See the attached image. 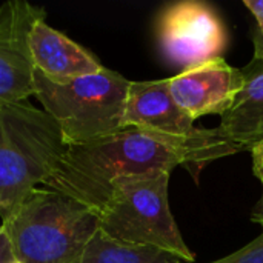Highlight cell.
<instances>
[{
    "label": "cell",
    "instance_id": "obj_2",
    "mask_svg": "<svg viewBox=\"0 0 263 263\" xmlns=\"http://www.w3.org/2000/svg\"><path fill=\"white\" fill-rule=\"evenodd\" d=\"M2 222L20 263H82L100 228L96 211L43 186L31 191Z\"/></svg>",
    "mask_w": 263,
    "mask_h": 263
},
{
    "label": "cell",
    "instance_id": "obj_6",
    "mask_svg": "<svg viewBox=\"0 0 263 263\" xmlns=\"http://www.w3.org/2000/svg\"><path fill=\"white\" fill-rule=\"evenodd\" d=\"M125 125L139 128L180 151L196 182L208 163L239 153L220 128L205 129L194 125V120L174 102L170 79L131 82Z\"/></svg>",
    "mask_w": 263,
    "mask_h": 263
},
{
    "label": "cell",
    "instance_id": "obj_11",
    "mask_svg": "<svg viewBox=\"0 0 263 263\" xmlns=\"http://www.w3.org/2000/svg\"><path fill=\"white\" fill-rule=\"evenodd\" d=\"M240 71L242 88L219 128L239 151H251L263 140V60L253 57Z\"/></svg>",
    "mask_w": 263,
    "mask_h": 263
},
{
    "label": "cell",
    "instance_id": "obj_10",
    "mask_svg": "<svg viewBox=\"0 0 263 263\" xmlns=\"http://www.w3.org/2000/svg\"><path fill=\"white\" fill-rule=\"evenodd\" d=\"M29 51L34 69L51 82L72 80L105 68L92 52L51 28L45 18L35 22L31 29Z\"/></svg>",
    "mask_w": 263,
    "mask_h": 263
},
{
    "label": "cell",
    "instance_id": "obj_7",
    "mask_svg": "<svg viewBox=\"0 0 263 263\" xmlns=\"http://www.w3.org/2000/svg\"><path fill=\"white\" fill-rule=\"evenodd\" d=\"M157 37L163 57L183 71L222 57L228 45L223 22L202 2H180L166 8L157 23Z\"/></svg>",
    "mask_w": 263,
    "mask_h": 263
},
{
    "label": "cell",
    "instance_id": "obj_5",
    "mask_svg": "<svg viewBox=\"0 0 263 263\" xmlns=\"http://www.w3.org/2000/svg\"><path fill=\"white\" fill-rule=\"evenodd\" d=\"M170 173L156 171L117 183L99 213L100 230L109 237L157 248L180 262L193 263L194 253L185 243L168 202Z\"/></svg>",
    "mask_w": 263,
    "mask_h": 263
},
{
    "label": "cell",
    "instance_id": "obj_4",
    "mask_svg": "<svg viewBox=\"0 0 263 263\" xmlns=\"http://www.w3.org/2000/svg\"><path fill=\"white\" fill-rule=\"evenodd\" d=\"M129 85L122 74L108 68L66 82H51L37 71L34 74V96L55 122L68 146L125 129Z\"/></svg>",
    "mask_w": 263,
    "mask_h": 263
},
{
    "label": "cell",
    "instance_id": "obj_1",
    "mask_svg": "<svg viewBox=\"0 0 263 263\" xmlns=\"http://www.w3.org/2000/svg\"><path fill=\"white\" fill-rule=\"evenodd\" d=\"M186 157L171 145L134 128L66 148L43 188L65 194L97 214L125 179L186 168Z\"/></svg>",
    "mask_w": 263,
    "mask_h": 263
},
{
    "label": "cell",
    "instance_id": "obj_18",
    "mask_svg": "<svg viewBox=\"0 0 263 263\" xmlns=\"http://www.w3.org/2000/svg\"><path fill=\"white\" fill-rule=\"evenodd\" d=\"M251 220L256 222V223H259V225L263 222V194L262 197H260V200L257 202L256 208H254V213L251 216Z\"/></svg>",
    "mask_w": 263,
    "mask_h": 263
},
{
    "label": "cell",
    "instance_id": "obj_17",
    "mask_svg": "<svg viewBox=\"0 0 263 263\" xmlns=\"http://www.w3.org/2000/svg\"><path fill=\"white\" fill-rule=\"evenodd\" d=\"M253 45H254V59L263 60V34L257 29L253 31Z\"/></svg>",
    "mask_w": 263,
    "mask_h": 263
},
{
    "label": "cell",
    "instance_id": "obj_8",
    "mask_svg": "<svg viewBox=\"0 0 263 263\" xmlns=\"http://www.w3.org/2000/svg\"><path fill=\"white\" fill-rule=\"evenodd\" d=\"M42 18H46L45 9L26 0H8L0 6V105L35 94L29 34Z\"/></svg>",
    "mask_w": 263,
    "mask_h": 263
},
{
    "label": "cell",
    "instance_id": "obj_13",
    "mask_svg": "<svg viewBox=\"0 0 263 263\" xmlns=\"http://www.w3.org/2000/svg\"><path fill=\"white\" fill-rule=\"evenodd\" d=\"M173 263L185 262L176 260ZM211 263H263V236L260 234L256 240H253L251 243H248L242 250Z\"/></svg>",
    "mask_w": 263,
    "mask_h": 263
},
{
    "label": "cell",
    "instance_id": "obj_16",
    "mask_svg": "<svg viewBox=\"0 0 263 263\" xmlns=\"http://www.w3.org/2000/svg\"><path fill=\"white\" fill-rule=\"evenodd\" d=\"M243 5L254 15V18L257 22L256 29L263 34V0H243Z\"/></svg>",
    "mask_w": 263,
    "mask_h": 263
},
{
    "label": "cell",
    "instance_id": "obj_3",
    "mask_svg": "<svg viewBox=\"0 0 263 263\" xmlns=\"http://www.w3.org/2000/svg\"><path fill=\"white\" fill-rule=\"evenodd\" d=\"M68 145L55 122L28 100L0 105V217L52 174Z\"/></svg>",
    "mask_w": 263,
    "mask_h": 263
},
{
    "label": "cell",
    "instance_id": "obj_12",
    "mask_svg": "<svg viewBox=\"0 0 263 263\" xmlns=\"http://www.w3.org/2000/svg\"><path fill=\"white\" fill-rule=\"evenodd\" d=\"M176 260L179 259L157 248L116 240L99 228L86 247L82 263H173Z\"/></svg>",
    "mask_w": 263,
    "mask_h": 263
},
{
    "label": "cell",
    "instance_id": "obj_15",
    "mask_svg": "<svg viewBox=\"0 0 263 263\" xmlns=\"http://www.w3.org/2000/svg\"><path fill=\"white\" fill-rule=\"evenodd\" d=\"M14 260H15V257L12 254L6 231L3 227H0V263H12Z\"/></svg>",
    "mask_w": 263,
    "mask_h": 263
},
{
    "label": "cell",
    "instance_id": "obj_20",
    "mask_svg": "<svg viewBox=\"0 0 263 263\" xmlns=\"http://www.w3.org/2000/svg\"><path fill=\"white\" fill-rule=\"evenodd\" d=\"M12 263H20V262H18V260H14V262H12Z\"/></svg>",
    "mask_w": 263,
    "mask_h": 263
},
{
    "label": "cell",
    "instance_id": "obj_9",
    "mask_svg": "<svg viewBox=\"0 0 263 263\" xmlns=\"http://www.w3.org/2000/svg\"><path fill=\"white\" fill-rule=\"evenodd\" d=\"M242 82V71L219 57L171 77L170 92L174 102L196 122L210 114L222 117L231 108Z\"/></svg>",
    "mask_w": 263,
    "mask_h": 263
},
{
    "label": "cell",
    "instance_id": "obj_14",
    "mask_svg": "<svg viewBox=\"0 0 263 263\" xmlns=\"http://www.w3.org/2000/svg\"><path fill=\"white\" fill-rule=\"evenodd\" d=\"M250 153L253 157V173L263 185V140L259 142Z\"/></svg>",
    "mask_w": 263,
    "mask_h": 263
},
{
    "label": "cell",
    "instance_id": "obj_19",
    "mask_svg": "<svg viewBox=\"0 0 263 263\" xmlns=\"http://www.w3.org/2000/svg\"><path fill=\"white\" fill-rule=\"evenodd\" d=\"M260 225H262V236H263V222H262V223H260Z\"/></svg>",
    "mask_w": 263,
    "mask_h": 263
}]
</instances>
